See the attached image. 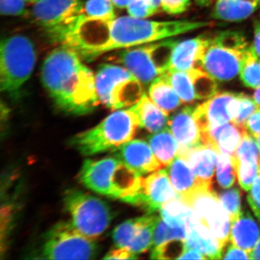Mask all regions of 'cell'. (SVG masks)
Wrapping results in <instances>:
<instances>
[{
    "label": "cell",
    "mask_w": 260,
    "mask_h": 260,
    "mask_svg": "<svg viewBox=\"0 0 260 260\" xmlns=\"http://www.w3.org/2000/svg\"><path fill=\"white\" fill-rule=\"evenodd\" d=\"M195 1H196L198 4L205 6V5H209L212 0H195Z\"/></svg>",
    "instance_id": "cell-50"
},
{
    "label": "cell",
    "mask_w": 260,
    "mask_h": 260,
    "mask_svg": "<svg viewBox=\"0 0 260 260\" xmlns=\"http://www.w3.org/2000/svg\"><path fill=\"white\" fill-rule=\"evenodd\" d=\"M64 205L71 216L72 224L90 239L99 237L112 221V210L106 202L78 189L65 192Z\"/></svg>",
    "instance_id": "cell-8"
},
{
    "label": "cell",
    "mask_w": 260,
    "mask_h": 260,
    "mask_svg": "<svg viewBox=\"0 0 260 260\" xmlns=\"http://www.w3.org/2000/svg\"><path fill=\"white\" fill-rule=\"evenodd\" d=\"M162 75L172 85L183 104H192L197 100L191 70L188 71L169 70Z\"/></svg>",
    "instance_id": "cell-29"
},
{
    "label": "cell",
    "mask_w": 260,
    "mask_h": 260,
    "mask_svg": "<svg viewBox=\"0 0 260 260\" xmlns=\"http://www.w3.org/2000/svg\"><path fill=\"white\" fill-rule=\"evenodd\" d=\"M247 200L254 215L260 220V171L249 190Z\"/></svg>",
    "instance_id": "cell-41"
},
{
    "label": "cell",
    "mask_w": 260,
    "mask_h": 260,
    "mask_svg": "<svg viewBox=\"0 0 260 260\" xmlns=\"http://www.w3.org/2000/svg\"><path fill=\"white\" fill-rule=\"evenodd\" d=\"M246 130L254 138L260 137V108L251 114L246 124Z\"/></svg>",
    "instance_id": "cell-43"
},
{
    "label": "cell",
    "mask_w": 260,
    "mask_h": 260,
    "mask_svg": "<svg viewBox=\"0 0 260 260\" xmlns=\"http://www.w3.org/2000/svg\"><path fill=\"white\" fill-rule=\"evenodd\" d=\"M205 36H200L177 42L173 51L169 70L188 71L198 68L200 51Z\"/></svg>",
    "instance_id": "cell-22"
},
{
    "label": "cell",
    "mask_w": 260,
    "mask_h": 260,
    "mask_svg": "<svg viewBox=\"0 0 260 260\" xmlns=\"http://www.w3.org/2000/svg\"><path fill=\"white\" fill-rule=\"evenodd\" d=\"M238 93H216L195 107L194 116L200 132L233 121L237 114Z\"/></svg>",
    "instance_id": "cell-14"
},
{
    "label": "cell",
    "mask_w": 260,
    "mask_h": 260,
    "mask_svg": "<svg viewBox=\"0 0 260 260\" xmlns=\"http://www.w3.org/2000/svg\"><path fill=\"white\" fill-rule=\"evenodd\" d=\"M207 259V258L198 251L187 249L179 259Z\"/></svg>",
    "instance_id": "cell-45"
},
{
    "label": "cell",
    "mask_w": 260,
    "mask_h": 260,
    "mask_svg": "<svg viewBox=\"0 0 260 260\" xmlns=\"http://www.w3.org/2000/svg\"><path fill=\"white\" fill-rule=\"evenodd\" d=\"M132 107L139 118L140 127L144 128L148 133L154 134L168 127L169 114L158 107L146 94H143L139 102Z\"/></svg>",
    "instance_id": "cell-23"
},
{
    "label": "cell",
    "mask_w": 260,
    "mask_h": 260,
    "mask_svg": "<svg viewBox=\"0 0 260 260\" xmlns=\"http://www.w3.org/2000/svg\"><path fill=\"white\" fill-rule=\"evenodd\" d=\"M233 162L237 171L238 181L244 190L249 191L251 185L259 174L260 165L255 162L239 161L232 156Z\"/></svg>",
    "instance_id": "cell-35"
},
{
    "label": "cell",
    "mask_w": 260,
    "mask_h": 260,
    "mask_svg": "<svg viewBox=\"0 0 260 260\" xmlns=\"http://www.w3.org/2000/svg\"><path fill=\"white\" fill-rule=\"evenodd\" d=\"M187 231L183 228L173 227L159 218L153 233V247L174 239L185 240Z\"/></svg>",
    "instance_id": "cell-32"
},
{
    "label": "cell",
    "mask_w": 260,
    "mask_h": 260,
    "mask_svg": "<svg viewBox=\"0 0 260 260\" xmlns=\"http://www.w3.org/2000/svg\"><path fill=\"white\" fill-rule=\"evenodd\" d=\"M32 15L53 40L62 44L84 16L83 4L80 0H37Z\"/></svg>",
    "instance_id": "cell-9"
},
{
    "label": "cell",
    "mask_w": 260,
    "mask_h": 260,
    "mask_svg": "<svg viewBox=\"0 0 260 260\" xmlns=\"http://www.w3.org/2000/svg\"><path fill=\"white\" fill-rule=\"evenodd\" d=\"M37 61L34 43L15 34L2 40L0 48V88L11 97H18L28 81Z\"/></svg>",
    "instance_id": "cell-5"
},
{
    "label": "cell",
    "mask_w": 260,
    "mask_h": 260,
    "mask_svg": "<svg viewBox=\"0 0 260 260\" xmlns=\"http://www.w3.org/2000/svg\"><path fill=\"white\" fill-rule=\"evenodd\" d=\"M97 253L93 239L78 232L72 223L59 222L44 238L42 254L50 259H90Z\"/></svg>",
    "instance_id": "cell-10"
},
{
    "label": "cell",
    "mask_w": 260,
    "mask_h": 260,
    "mask_svg": "<svg viewBox=\"0 0 260 260\" xmlns=\"http://www.w3.org/2000/svg\"><path fill=\"white\" fill-rule=\"evenodd\" d=\"M187 249L185 240L174 239L155 246L152 251V259H180L181 255Z\"/></svg>",
    "instance_id": "cell-34"
},
{
    "label": "cell",
    "mask_w": 260,
    "mask_h": 260,
    "mask_svg": "<svg viewBox=\"0 0 260 260\" xmlns=\"http://www.w3.org/2000/svg\"><path fill=\"white\" fill-rule=\"evenodd\" d=\"M178 198L179 195L171 182L167 170H159L143 177L138 191L124 202L140 207L148 213H154L160 210L162 205Z\"/></svg>",
    "instance_id": "cell-12"
},
{
    "label": "cell",
    "mask_w": 260,
    "mask_h": 260,
    "mask_svg": "<svg viewBox=\"0 0 260 260\" xmlns=\"http://www.w3.org/2000/svg\"><path fill=\"white\" fill-rule=\"evenodd\" d=\"M250 259H260V238L250 252Z\"/></svg>",
    "instance_id": "cell-47"
},
{
    "label": "cell",
    "mask_w": 260,
    "mask_h": 260,
    "mask_svg": "<svg viewBox=\"0 0 260 260\" xmlns=\"http://www.w3.org/2000/svg\"><path fill=\"white\" fill-rule=\"evenodd\" d=\"M259 3L260 0H217L213 16L224 21H240L249 18Z\"/></svg>",
    "instance_id": "cell-25"
},
{
    "label": "cell",
    "mask_w": 260,
    "mask_h": 260,
    "mask_svg": "<svg viewBox=\"0 0 260 260\" xmlns=\"http://www.w3.org/2000/svg\"><path fill=\"white\" fill-rule=\"evenodd\" d=\"M229 242L223 247L221 259H250V254L247 251L234 245L232 242Z\"/></svg>",
    "instance_id": "cell-42"
},
{
    "label": "cell",
    "mask_w": 260,
    "mask_h": 260,
    "mask_svg": "<svg viewBox=\"0 0 260 260\" xmlns=\"http://www.w3.org/2000/svg\"><path fill=\"white\" fill-rule=\"evenodd\" d=\"M179 199L194 212L200 223L208 227L224 245L229 242L232 220L213 188L200 185Z\"/></svg>",
    "instance_id": "cell-11"
},
{
    "label": "cell",
    "mask_w": 260,
    "mask_h": 260,
    "mask_svg": "<svg viewBox=\"0 0 260 260\" xmlns=\"http://www.w3.org/2000/svg\"><path fill=\"white\" fill-rule=\"evenodd\" d=\"M126 8L130 16L142 19L153 16L160 9L154 0H132Z\"/></svg>",
    "instance_id": "cell-38"
},
{
    "label": "cell",
    "mask_w": 260,
    "mask_h": 260,
    "mask_svg": "<svg viewBox=\"0 0 260 260\" xmlns=\"http://www.w3.org/2000/svg\"><path fill=\"white\" fill-rule=\"evenodd\" d=\"M36 1H37V0H27V2H29V3H35Z\"/></svg>",
    "instance_id": "cell-52"
},
{
    "label": "cell",
    "mask_w": 260,
    "mask_h": 260,
    "mask_svg": "<svg viewBox=\"0 0 260 260\" xmlns=\"http://www.w3.org/2000/svg\"><path fill=\"white\" fill-rule=\"evenodd\" d=\"M83 15L86 18L105 20L116 17L112 0H88L83 5Z\"/></svg>",
    "instance_id": "cell-33"
},
{
    "label": "cell",
    "mask_w": 260,
    "mask_h": 260,
    "mask_svg": "<svg viewBox=\"0 0 260 260\" xmlns=\"http://www.w3.org/2000/svg\"><path fill=\"white\" fill-rule=\"evenodd\" d=\"M195 108L186 107L169 118L168 127L179 143V148L203 144L201 132L194 116Z\"/></svg>",
    "instance_id": "cell-19"
},
{
    "label": "cell",
    "mask_w": 260,
    "mask_h": 260,
    "mask_svg": "<svg viewBox=\"0 0 260 260\" xmlns=\"http://www.w3.org/2000/svg\"><path fill=\"white\" fill-rule=\"evenodd\" d=\"M27 0H0V10L5 16H23L27 13Z\"/></svg>",
    "instance_id": "cell-39"
},
{
    "label": "cell",
    "mask_w": 260,
    "mask_h": 260,
    "mask_svg": "<svg viewBox=\"0 0 260 260\" xmlns=\"http://www.w3.org/2000/svg\"><path fill=\"white\" fill-rule=\"evenodd\" d=\"M42 83L58 109L67 114L84 115L101 104L95 75L75 50L61 45L44 59Z\"/></svg>",
    "instance_id": "cell-2"
},
{
    "label": "cell",
    "mask_w": 260,
    "mask_h": 260,
    "mask_svg": "<svg viewBox=\"0 0 260 260\" xmlns=\"http://www.w3.org/2000/svg\"><path fill=\"white\" fill-rule=\"evenodd\" d=\"M190 6V0H160V8L169 15H180Z\"/></svg>",
    "instance_id": "cell-40"
},
{
    "label": "cell",
    "mask_w": 260,
    "mask_h": 260,
    "mask_svg": "<svg viewBox=\"0 0 260 260\" xmlns=\"http://www.w3.org/2000/svg\"><path fill=\"white\" fill-rule=\"evenodd\" d=\"M218 197L233 221L242 213V192L240 189L237 187L232 188L219 193Z\"/></svg>",
    "instance_id": "cell-36"
},
{
    "label": "cell",
    "mask_w": 260,
    "mask_h": 260,
    "mask_svg": "<svg viewBox=\"0 0 260 260\" xmlns=\"http://www.w3.org/2000/svg\"><path fill=\"white\" fill-rule=\"evenodd\" d=\"M210 25L209 22L158 21L130 15L109 20L83 16L62 45L71 48L87 60L105 53L171 39Z\"/></svg>",
    "instance_id": "cell-1"
},
{
    "label": "cell",
    "mask_w": 260,
    "mask_h": 260,
    "mask_svg": "<svg viewBox=\"0 0 260 260\" xmlns=\"http://www.w3.org/2000/svg\"><path fill=\"white\" fill-rule=\"evenodd\" d=\"M150 99L167 114L177 110L182 102L167 78L161 75L150 83L148 89Z\"/></svg>",
    "instance_id": "cell-26"
},
{
    "label": "cell",
    "mask_w": 260,
    "mask_h": 260,
    "mask_svg": "<svg viewBox=\"0 0 260 260\" xmlns=\"http://www.w3.org/2000/svg\"><path fill=\"white\" fill-rule=\"evenodd\" d=\"M148 143L162 167L170 165L177 156L179 143L169 127L150 135Z\"/></svg>",
    "instance_id": "cell-27"
},
{
    "label": "cell",
    "mask_w": 260,
    "mask_h": 260,
    "mask_svg": "<svg viewBox=\"0 0 260 260\" xmlns=\"http://www.w3.org/2000/svg\"><path fill=\"white\" fill-rule=\"evenodd\" d=\"M249 44L242 34L226 30L205 36L198 68L219 81H229L239 75Z\"/></svg>",
    "instance_id": "cell-4"
},
{
    "label": "cell",
    "mask_w": 260,
    "mask_h": 260,
    "mask_svg": "<svg viewBox=\"0 0 260 260\" xmlns=\"http://www.w3.org/2000/svg\"><path fill=\"white\" fill-rule=\"evenodd\" d=\"M159 217L148 213L118 225L113 232L117 247L125 248L135 254H141L153 245V233Z\"/></svg>",
    "instance_id": "cell-13"
},
{
    "label": "cell",
    "mask_w": 260,
    "mask_h": 260,
    "mask_svg": "<svg viewBox=\"0 0 260 260\" xmlns=\"http://www.w3.org/2000/svg\"><path fill=\"white\" fill-rule=\"evenodd\" d=\"M185 243L187 249L199 251L207 259H221L225 246L208 227L200 223L198 218L188 228Z\"/></svg>",
    "instance_id": "cell-20"
},
{
    "label": "cell",
    "mask_w": 260,
    "mask_h": 260,
    "mask_svg": "<svg viewBox=\"0 0 260 260\" xmlns=\"http://www.w3.org/2000/svg\"><path fill=\"white\" fill-rule=\"evenodd\" d=\"M255 102L249 95L244 93H238V105L237 114L233 122L238 125L246 126L248 119L256 109H257Z\"/></svg>",
    "instance_id": "cell-37"
},
{
    "label": "cell",
    "mask_w": 260,
    "mask_h": 260,
    "mask_svg": "<svg viewBox=\"0 0 260 260\" xmlns=\"http://www.w3.org/2000/svg\"><path fill=\"white\" fill-rule=\"evenodd\" d=\"M160 214L162 220L171 226L183 228L186 231L191 222L198 218L194 212L179 198L162 205Z\"/></svg>",
    "instance_id": "cell-28"
},
{
    "label": "cell",
    "mask_w": 260,
    "mask_h": 260,
    "mask_svg": "<svg viewBox=\"0 0 260 260\" xmlns=\"http://www.w3.org/2000/svg\"><path fill=\"white\" fill-rule=\"evenodd\" d=\"M121 160L116 157L100 160L87 159L82 166L79 179L85 187L112 198L113 181Z\"/></svg>",
    "instance_id": "cell-15"
},
{
    "label": "cell",
    "mask_w": 260,
    "mask_h": 260,
    "mask_svg": "<svg viewBox=\"0 0 260 260\" xmlns=\"http://www.w3.org/2000/svg\"><path fill=\"white\" fill-rule=\"evenodd\" d=\"M239 75L243 84L248 88L256 89L260 86V58L253 47L246 52Z\"/></svg>",
    "instance_id": "cell-30"
},
{
    "label": "cell",
    "mask_w": 260,
    "mask_h": 260,
    "mask_svg": "<svg viewBox=\"0 0 260 260\" xmlns=\"http://www.w3.org/2000/svg\"><path fill=\"white\" fill-rule=\"evenodd\" d=\"M217 160L216 178L219 185L228 189L232 187L237 179V171L230 155L216 150Z\"/></svg>",
    "instance_id": "cell-31"
},
{
    "label": "cell",
    "mask_w": 260,
    "mask_h": 260,
    "mask_svg": "<svg viewBox=\"0 0 260 260\" xmlns=\"http://www.w3.org/2000/svg\"><path fill=\"white\" fill-rule=\"evenodd\" d=\"M259 225L251 214L248 211H242L232 221L229 241L250 254L259 240Z\"/></svg>",
    "instance_id": "cell-21"
},
{
    "label": "cell",
    "mask_w": 260,
    "mask_h": 260,
    "mask_svg": "<svg viewBox=\"0 0 260 260\" xmlns=\"http://www.w3.org/2000/svg\"><path fill=\"white\" fill-rule=\"evenodd\" d=\"M253 49L260 58V22L255 24L254 27V45Z\"/></svg>",
    "instance_id": "cell-46"
},
{
    "label": "cell",
    "mask_w": 260,
    "mask_h": 260,
    "mask_svg": "<svg viewBox=\"0 0 260 260\" xmlns=\"http://www.w3.org/2000/svg\"><path fill=\"white\" fill-rule=\"evenodd\" d=\"M256 141H257L258 145H259V148L260 149V137L259 138H256Z\"/></svg>",
    "instance_id": "cell-51"
},
{
    "label": "cell",
    "mask_w": 260,
    "mask_h": 260,
    "mask_svg": "<svg viewBox=\"0 0 260 260\" xmlns=\"http://www.w3.org/2000/svg\"><path fill=\"white\" fill-rule=\"evenodd\" d=\"M95 75L101 104L113 110L133 107L144 94L143 84L124 67L102 64Z\"/></svg>",
    "instance_id": "cell-7"
},
{
    "label": "cell",
    "mask_w": 260,
    "mask_h": 260,
    "mask_svg": "<svg viewBox=\"0 0 260 260\" xmlns=\"http://www.w3.org/2000/svg\"><path fill=\"white\" fill-rule=\"evenodd\" d=\"M246 133V126L230 121L202 133V143L234 156Z\"/></svg>",
    "instance_id": "cell-18"
},
{
    "label": "cell",
    "mask_w": 260,
    "mask_h": 260,
    "mask_svg": "<svg viewBox=\"0 0 260 260\" xmlns=\"http://www.w3.org/2000/svg\"><path fill=\"white\" fill-rule=\"evenodd\" d=\"M138 127L139 118L133 107L118 109L98 125L75 135L70 144L85 155L114 150L133 140Z\"/></svg>",
    "instance_id": "cell-3"
},
{
    "label": "cell",
    "mask_w": 260,
    "mask_h": 260,
    "mask_svg": "<svg viewBox=\"0 0 260 260\" xmlns=\"http://www.w3.org/2000/svg\"><path fill=\"white\" fill-rule=\"evenodd\" d=\"M177 41L167 39L118 50L111 60L129 70L143 84L151 83L167 73Z\"/></svg>",
    "instance_id": "cell-6"
},
{
    "label": "cell",
    "mask_w": 260,
    "mask_h": 260,
    "mask_svg": "<svg viewBox=\"0 0 260 260\" xmlns=\"http://www.w3.org/2000/svg\"><path fill=\"white\" fill-rule=\"evenodd\" d=\"M167 172L179 198L194 190L198 186L204 185L198 181L185 159L179 155L169 166Z\"/></svg>",
    "instance_id": "cell-24"
},
{
    "label": "cell",
    "mask_w": 260,
    "mask_h": 260,
    "mask_svg": "<svg viewBox=\"0 0 260 260\" xmlns=\"http://www.w3.org/2000/svg\"><path fill=\"white\" fill-rule=\"evenodd\" d=\"M136 254L125 248L118 247V249L109 251L104 256L105 259H137Z\"/></svg>",
    "instance_id": "cell-44"
},
{
    "label": "cell",
    "mask_w": 260,
    "mask_h": 260,
    "mask_svg": "<svg viewBox=\"0 0 260 260\" xmlns=\"http://www.w3.org/2000/svg\"><path fill=\"white\" fill-rule=\"evenodd\" d=\"M132 0H112L114 6L119 8H127Z\"/></svg>",
    "instance_id": "cell-48"
},
{
    "label": "cell",
    "mask_w": 260,
    "mask_h": 260,
    "mask_svg": "<svg viewBox=\"0 0 260 260\" xmlns=\"http://www.w3.org/2000/svg\"><path fill=\"white\" fill-rule=\"evenodd\" d=\"M177 155L185 159L201 184L212 187L218 160L215 149L201 144L190 148H179Z\"/></svg>",
    "instance_id": "cell-17"
},
{
    "label": "cell",
    "mask_w": 260,
    "mask_h": 260,
    "mask_svg": "<svg viewBox=\"0 0 260 260\" xmlns=\"http://www.w3.org/2000/svg\"><path fill=\"white\" fill-rule=\"evenodd\" d=\"M253 99L255 102L257 107L260 108V86L259 88H256L254 95H253Z\"/></svg>",
    "instance_id": "cell-49"
},
{
    "label": "cell",
    "mask_w": 260,
    "mask_h": 260,
    "mask_svg": "<svg viewBox=\"0 0 260 260\" xmlns=\"http://www.w3.org/2000/svg\"><path fill=\"white\" fill-rule=\"evenodd\" d=\"M114 151L116 158L140 175L155 172L162 167L144 140H130Z\"/></svg>",
    "instance_id": "cell-16"
}]
</instances>
